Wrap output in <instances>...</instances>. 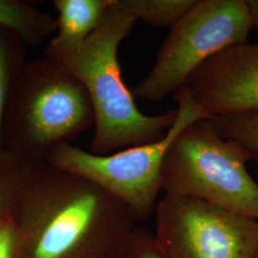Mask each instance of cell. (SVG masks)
Masks as SVG:
<instances>
[{"label":"cell","instance_id":"obj_1","mask_svg":"<svg viewBox=\"0 0 258 258\" xmlns=\"http://www.w3.org/2000/svg\"><path fill=\"white\" fill-rule=\"evenodd\" d=\"M11 215L24 258H120L138 226L102 186L46 162L28 164Z\"/></svg>","mask_w":258,"mask_h":258},{"label":"cell","instance_id":"obj_2","mask_svg":"<svg viewBox=\"0 0 258 258\" xmlns=\"http://www.w3.org/2000/svg\"><path fill=\"white\" fill-rule=\"evenodd\" d=\"M137 22L122 0H115L97 29L62 65L83 83L92 103L94 135L90 151L109 155L165 137L176 110L148 116L139 110L123 82L118 50Z\"/></svg>","mask_w":258,"mask_h":258},{"label":"cell","instance_id":"obj_3","mask_svg":"<svg viewBox=\"0 0 258 258\" xmlns=\"http://www.w3.org/2000/svg\"><path fill=\"white\" fill-rule=\"evenodd\" d=\"M94 126L83 83L45 56L27 61L14 83L1 126L2 148L25 164L45 162L54 148Z\"/></svg>","mask_w":258,"mask_h":258},{"label":"cell","instance_id":"obj_4","mask_svg":"<svg viewBox=\"0 0 258 258\" xmlns=\"http://www.w3.org/2000/svg\"><path fill=\"white\" fill-rule=\"evenodd\" d=\"M249 161L248 151L223 138L212 119L195 121L166 151L163 192L201 200L258 220V184L247 170Z\"/></svg>","mask_w":258,"mask_h":258},{"label":"cell","instance_id":"obj_5","mask_svg":"<svg viewBox=\"0 0 258 258\" xmlns=\"http://www.w3.org/2000/svg\"><path fill=\"white\" fill-rule=\"evenodd\" d=\"M174 99L178 103L175 120L158 142L103 156L63 143L50 151L45 162L99 184L124 204L136 221H146L154 214L163 191L162 167L169 146L189 124L212 119L186 85L174 94Z\"/></svg>","mask_w":258,"mask_h":258},{"label":"cell","instance_id":"obj_6","mask_svg":"<svg viewBox=\"0 0 258 258\" xmlns=\"http://www.w3.org/2000/svg\"><path fill=\"white\" fill-rule=\"evenodd\" d=\"M251 29L247 0H196L170 28L155 63L134 87L133 96L156 102L175 94L212 56L248 43Z\"/></svg>","mask_w":258,"mask_h":258},{"label":"cell","instance_id":"obj_7","mask_svg":"<svg viewBox=\"0 0 258 258\" xmlns=\"http://www.w3.org/2000/svg\"><path fill=\"white\" fill-rule=\"evenodd\" d=\"M153 232L166 258H255L258 220L194 198L166 195Z\"/></svg>","mask_w":258,"mask_h":258},{"label":"cell","instance_id":"obj_8","mask_svg":"<svg viewBox=\"0 0 258 258\" xmlns=\"http://www.w3.org/2000/svg\"><path fill=\"white\" fill-rule=\"evenodd\" d=\"M186 86L212 118L258 110V43L230 47L212 56Z\"/></svg>","mask_w":258,"mask_h":258},{"label":"cell","instance_id":"obj_9","mask_svg":"<svg viewBox=\"0 0 258 258\" xmlns=\"http://www.w3.org/2000/svg\"><path fill=\"white\" fill-rule=\"evenodd\" d=\"M115 0H55L56 32L45 48L44 56L58 64L74 55L99 26Z\"/></svg>","mask_w":258,"mask_h":258},{"label":"cell","instance_id":"obj_10","mask_svg":"<svg viewBox=\"0 0 258 258\" xmlns=\"http://www.w3.org/2000/svg\"><path fill=\"white\" fill-rule=\"evenodd\" d=\"M0 28L17 34L27 47L40 45L56 32V20L18 0H0Z\"/></svg>","mask_w":258,"mask_h":258},{"label":"cell","instance_id":"obj_11","mask_svg":"<svg viewBox=\"0 0 258 258\" xmlns=\"http://www.w3.org/2000/svg\"><path fill=\"white\" fill-rule=\"evenodd\" d=\"M27 46L22 39L7 29L0 28V148L1 126L11 89L28 60Z\"/></svg>","mask_w":258,"mask_h":258},{"label":"cell","instance_id":"obj_12","mask_svg":"<svg viewBox=\"0 0 258 258\" xmlns=\"http://www.w3.org/2000/svg\"><path fill=\"white\" fill-rule=\"evenodd\" d=\"M136 18L153 27L171 28L194 7L196 0H122Z\"/></svg>","mask_w":258,"mask_h":258},{"label":"cell","instance_id":"obj_13","mask_svg":"<svg viewBox=\"0 0 258 258\" xmlns=\"http://www.w3.org/2000/svg\"><path fill=\"white\" fill-rule=\"evenodd\" d=\"M223 138L238 143L258 166V110L212 118Z\"/></svg>","mask_w":258,"mask_h":258},{"label":"cell","instance_id":"obj_14","mask_svg":"<svg viewBox=\"0 0 258 258\" xmlns=\"http://www.w3.org/2000/svg\"><path fill=\"white\" fill-rule=\"evenodd\" d=\"M27 166L4 148H0V222L12 212Z\"/></svg>","mask_w":258,"mask_h":258},{"label":"cell","instance_id":"obj_15","mask_svg":"<svg viewBox=\"0 0 258 258\" xmlns=\"http://www.w3.org/2000/svg\"><path fill=\"white\" fill-rule=\"evenodd\" d=\"M120 258H166L158 247L153 232L137 226Z\"/></svg>","mask_w":258,"mask_h":258},{"label":"cell","instance_id":"obj_16","mask_svg":"<svg viewBox=\"0 0 258 258\" xmlns=\"http://www.w3.org/2000/svg\"><path fill=\"white\" fill-rule=\"evenodd\" d=\"M0 258H24L21 234L11 214L0 222Z\"/></svg>","mask_w":258,"mask_h":258},{"label":"cell","instance_id":"obj_17","mask_svg":"<svg viewBox=\"0 0 258 258\" xmlns=\"http://www.w3.org/2000/svg\"><path fill=\"white\" fill-rule=\"evenodd\" d=\"M252 28L258 30V0H247Z\"/></svg>","mask_w":258,"mask_h":258},{"label":"cell","instance_id":"obj_18","mask_svg":"<svg viewBox=\"0 0 258 258\" xmlns=\"http://www.w3.org/2000/svg\"><path fill=\"white\" fill-rule=\"evenodd\" d=\"M255 258H258V249H257V252H256V256H255Z\"/></svg>","mask_w":258,"mask_h":258}]
</instances>
